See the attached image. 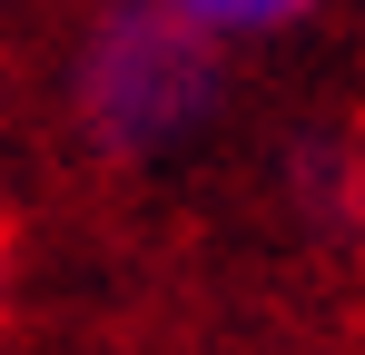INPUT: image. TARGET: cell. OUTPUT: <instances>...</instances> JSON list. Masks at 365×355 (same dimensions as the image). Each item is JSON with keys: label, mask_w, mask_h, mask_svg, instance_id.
Wrapping results in <instances>:
<instances>
[{"label": "cell", "mask_w": 365, "mask_h": 355, "mask_svg": "<svg viewBox=\"0 0 365 355\" xmlns=\"http://www.w3.org/2000/svg\"><path fill=\"white\" fill-rule=\"evenodd\" d=\"M237 50L178 20L168 0H89L60 50L69 128L99 168H178L227 118Z\"/></svg>", "instance_id": "cell-1"}, {"label": "cell", "mask_w": 365, "mask_h": 355, "mask_svg": "<svg viewBox=\"0 0 365 355\" xmlns=\"http://www.w3.org/2000/svg\"><path fill=\"white\" fill-rule=\"evenodd\" d=\"M277 207L306 247L326 257H365V128L356 118H297L277 138Z\"/></svg>", "instance_id": "cell-2"}, {"label": "cell", "mask_w": 365, "mask_h": 355, "mask_svg": "<svg viewBox=\"0 0 365 355\" xmlns=\"http://www.w3.org/2000/svg\"><path fill=\"white\" fill-rule=\"evenodd\" d=\"M178 20H197L207 40H227V50H277V40H297L316 30L336 0H168Z\"/></svg>", "instance_id": "cell-3"}, {"label": "cell", "mask_w": 365, "mask_h": 355, "mask_svg": "<svg viewBox=\"0 0 365 355\" xmlns=\"http://www.w3.org/2000/svg\"><path fill=\"white\" fill-rule=\"evenodd\" d=\"M0 306H10V237H0Z\"/></svg>", "instance_id": "cell-4"}]
</instances>
